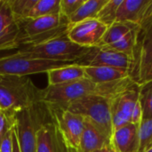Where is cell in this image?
I'll list each match as a JSON object with an SVG mask.
<instances>
[{
  "instance_id": "cell-16",
  "label": "cell",
  "mask_w": 152,
  "mask_h": 152,
  "mask_svg": "<svg viewBox=\"0 0 152 152\" xmlns=\"http://www.w3.org/2000/svg\"><path fill=\"white\" fill-rule=\"evenodd\" d=\"M110 146L116 152H140L139 125L128 123L114 129Z\"/></svg>"
},
{
  "instance_id": "cell-20",
  "label": "cell",
  "mask_w": 152,
  "mask_h": 152,
  "mask_svg": "<svg viewBox=\"0 0 152 152\" xmlns=\"http://www.w3.org/2000/svg\"><path fill=\"white\" fill-rule=\"evenodd\" d=\"M137 28H140V27L132 22L116 21L112 25L108 27L98 46L103 47V46L110 45L113 43H116Z\"/></svg>"
},
{
  "instance_id": "cell-36",
  "label": "cell",
  "mask_w": 152,
  "mask_h": 152,
  "mask_svg": "<svg viewBox=\"0 0 152 152\" xmlns=\"http://www.w3.org/2000/svg\"><path fill=\"white\" fill-rule=\"evenodd\" d=\"M144 152H152V147L151 148H150V149H148L147 151H145Z\"/></svg>"
},
{
  "instance_id": "cell-17",
  "label": "cell",
  "mask_w": 152,
  "mask_h": 152,
  "mask_svg": "<svg viewBox=\"0 0 152 152\" xmlns=\"http://www.w3.org/2000/svg\"><path fill=\"white\" fill-rule=\"evenodd\" d=\"M110 146V138L98 126L85 118L84 131L77 152H96Z\"/></svg>"
},
{
  "instance_id": "cell-28",
  "label": "cell",
  "mask_w": 152,
  "mask_h": 152,
  "mask_svg": "<svg viewBox=\"0 0 152 152\" xmlns=\"http://www.w3.org/2000/svg\"><path fill=\"white\" fill-rule=\"evenodd\" d=\"M15 125L14 116L0 109V142L4 135L14 128Z\"/></svg>"
},
{
  "instance_id": "cell-33",
  "label": "cell",
  "mask_w": 152,
  "mask_h": 152,
  "mask_svg": "<svg viewBox=\"0 0 152 152\" xmlns=\"http://www.w3.org/2000/svg\"><path fill=\"white\" fill-rule=\"evenodd\" d=\"M147 81H152V63L151 67H150V69H149V70H148V72H147V75H146V77L144 78L143 83L147 82Z\"/></svg>"
},
{
  "instance_id": "cell-32",
  "label": "cell",
  "mask_w": 152,
  "mask_h": 152,
  "mask_svg": "<svg viewBox=\"0 0 152 152\" xmlns=\"http://www.w3.org/2000/svg\"><path fill=\"white\" fill-rule=\"evenodd\" d=\"M12 152H21L19 143H18V140H17V136L15 134V131L13 129V133H12Z\"/></svg>"
},
{
  "instance_id": "cell-5",
  "label": "cell",
  "mask_w": 152,
  "mask_h": 152,
  "mask_svg": "<svg viewBox=\"0 0 152 152\" xmlns=\"http://www.w3.org/2000/svg\"><path fill=\"white\" fill-rule=\"evenodd\" d=\"M64 110L91 121L108 137L111 138L113 126L110 100L99 95H87L71 102Z\"/></svg>"
},
{
  "instance_id": "cell-34",
  "label": "cell",
  "mask_w": 152,
  "mask_h": 152,
  "mask_svg": "<svg viewBox=\"0 0 152 152\" xmlns=\"http://www.w3.org/2000/svg\"><path fill=\"white\" fill-rule=\"evenodd\" d=\"M96 152H116V151L112 149V147H111V146H108V147H106V148H104V149H102V150H101V151H96Z\"/></svg>"
},
{
  "instance_id": "cell-14",
  "label": "cell",
  "mask_w": 152,
  "mask_h": 152,
  "mask_svg": "<svg viewBox=\"0 0 152 152\" xmlns=\"http://www.w3.org/2000/svg\"><path fill=\"white\" fill-rule=\"evenodd\" d=\"M20 28L7 0H0V52L20 48Z\"/></svg>"
},
{
  "instance_id": "cell-35",
  "label": "cell",
  "mask_w": 152,
  "mask_h": 152,
  "mask_svg": "<svg viewBox=\"0 0 152 152\" xmlns=\"http://www.w3.org/2000/svg\"><path fill=\"white\" fill-rule=\"evenodd\" d=\"M151 147H152V141H151V143H150V145L148 146V148L146 149V151H147L148 149H150V148H151Z\"/></svg>"
},
{
  "instance_id": "cell-29",
  "label": "cell",
  "mask_w": 152,
  "mask_h": 152,
  "mask_svg": "<svg viewBox=\"0 0 152 152\" xmlns=\"http://www.w3.org/2000/svg\"><path fill=\"white\" fill-rule=\"evenodd\" d=\"M84 1L85 0H61V13L69 18L80 7Z\"/></svg>"
},
{
  "instance_id": "cell-8",
  "label": "cell",
  "mask_w": 152,
  "mask_h": 152,
  "mask_svg": "<svg viewBox=\"0 0 152 152\" xmlns=\"http://www.w3.org/2000/svg\"><path fill=\"white\" fill-rule=\"evenodd\" d=\"M53 118L72 152H77L84 131L85 118L67 110L49 106Z\"/></svg>"
},
{
  "instance_id": "cell-21",
  "label": "cell",
  "mask_w": 152,
  "mask_h": 152,
  "mask_svg": "<svg viewBox=\"0 0 152 152\" xmlns=\"http://www.w3.org/2000/svg\"><path fill=\"white\" fill-rule=\"evenodd\" d=\"M109 0H85L80 7L68 18L69 26L88 19L97 17L99 12Z\"/></svg>"
},
{
  "instance_id": "cell-15",
  "label": "cell",
  "mask_w": 152,
  "mask_h": 152,
  "mask_svg": "<svg viewBox=\"0 0 152 152\" xmlns=\"http://www.w3.org/2000/svg\"><path fill=\"white\" fill-rule=\"evenodd\" d=\"M37 152H72L54 121L45 125L37 132Z\"/></svg>"
},
{
  "instance_id": "cell-25",
  "label": "cell",
  "mask_w": 152,
  "mask_h": 152,
  "mask_svg": "<svg viewBox=\"0 0 152 152\" xmlns=\"http://www.w3.org/2000/svg\"><path fill=\"white\" fill-rule=\"evenodd\" d=\"M122 1L123 0H109L107 4L99 12L96 19H98L107 27L112 25L114 22L117 21L118 10Z\"/></svg>"
},
{
  "instance_id": "cell-3",
  "label": "cell",
  "mask_w": 152,
  "mask_h": 152,
  "mask_svg": "<svg viewBox=\"0 0 152 152\" xmlns=\"http://www.w3.org/2000/svg\"><path fill=\"white\" fill-rule=\"evenodd\" d=\"M14 131L21 152H37V134L45 125L53 122L46 103L37 102L14 114Z\"/></svg>"
},
{
  "instance_id": "cell-27",
  "label": "cell",
  "mask_w": 152,
  "mask_h": 152,
  "mask_svg": "<svg viewBox=\"0 0 152 152\" xmlns=\"http://www.w3.org/2000/svg\"><path fill=\"white\" fill-rule=\"evenodd\" d=\"M140 152H144L152 141V118L142 119L139 125Z\"/></svg>"
},
{
  "instance_id": "cell-11",
  "label": "cell",
  "mask_w": 152,
  "mask_h": 152,
  "mask_svg": "<svg viewBox=\"0 0 152 152\" xmlns=\"http://www.w3.org/2000/svg\"><path fill=\"white\" fill-rule=\"evenodd\" d=\"M152 63V23L142 30L134 54V62L130 72L132 79L141 85Z\"/></svg>"
},
{
  "instance_id": "cell-18",
  "label": "cell",
  "mask_w": 152,
  "mask_h": 152,
  "mask_svg": "<svg viewBox=\"0 0 152 152\" xmlns=\"http://www.w3.org/2000/svg\"><path fill=\"white\" fill-rule=\"evenodd\" d=\"M48 86L68 84L83 78H86L85 68L76 63L56 68L47 71Z\"/></svg>"
},
{
  "instance_id": "cell-9",
  "label": "cell",
  "mask_w": 152,
  "mask_h": 152,
  "mask_svg": "<svg viewBox=\"0 0 152 152\" xmlns=\"http://www.w3.org/2000/svg\"><path fill=\"white\" fill-rule=\"evenodd\" d=\"M134 62V58L128 54L104 47L94 46L90 47L89 51L74 63L83 67H111L126 69L131 72Z\"/></svg>"
},
{
  "instance_id": "cell-12",
  "label": "cell",
  "mask_w": 152,
  "mask_h": 152,
  "mask_svg": "<svg viewBox=\"0 0 152 152\" xmlns=\"http://www.w3.org/2000/svg\"><path fill=\"white\" fill-rule=\"evenodd\" d=\"M117 21L138 25L141 31L152 23V0H123L117 13Z\"/></svg>"
},
{
  "instance_id": "cell-10",
  "label": "cell",
  "mask_w": 152,
  "mask_h": 152,
  "mask_svg": "<svg viewBox=\"0 0 152 152\" xmlns=\"http://www.w3.org/2000/svg\"><path fill=\"white\" fill-rule=\"evenodd\" d=\"M108 27L98 19H88L70 25L67 37L73 43L84 47L98 46Z\"/></svg>"
},
{
  "instance_id": "cell-22",
  "label": "cell",
  "mask_w": 152,
  "mask_h": 152,
  "mask_svg": "<svg viewBox=\"0 0 152 152\" xmlns=\"http://www.w3.org/2000/svg\"><path fill=\"white\" fill-rule=\"evenodd\" d=\"M140 33H141V28H137L134 29L133 31H131L130 33H128L125 37H123L119 41L113 43L110 45L103 46V47L114 50L118 53L128 54L132 56L134 60V54H135V51L138 45Z\"/></svg>"
},
{
  "instance_id": "cell-19",
  "label": "cell",
  "mask_w": 152,
  "mask_h": 152,
  "mask_svg": "<svg viewBox=\"0 0 152 152\" xmlns=\"http://www.w3.org/2000/svg\"><path fill=\"white\" fill-rule=\"evenodd\" d=\"M86 77L95 84H103L131 77L130 71L111 67H84Z\"/></svg>"
},
{
  "instance_id": "cell-1",
  "label": "cell",
  "mask_w": 152,
  "mask_h": 152,
  "mask_svg": "<svg viewBox=\"0 0 152 152\" xmlns=\"http://www.w3.org/2000/svg\"><path fill=\"white\" fill-rule=\"evenodd\" d=\"M42 102V89L28 77L0 75V109L13 115Z\"/></svg>"
},
{
  "instance_id": "cell-6",
  "label": "cell",
  "mask_w": 152,
  "mask_h": 152,
  "mask_svg": "<svg viewBox=\"0 0 152 152\" xmlns=\"http://www.w3.org/2000/svg\"><path fill=\"white\" fill-rule=\"evenodd\" d=\"M92 94L98 95V85L83 78L68 84L48 86L42 89V102L49 106L66 109L71 102Z\"/></svg>"
},
{
  "instance_id": "cell-2",
  "label": "cell",
  "mask_w": 152,
  "mask_h": 152,
  "mask_svg": "<svg viewBox=\"0 0 152 152\" xmlns=\"http://www.w3.org/2000/svg\"><path fill=\"white\" fill-rule=\"evenodd\" d=\"M20 45H33L67 35L69 22L61 13L18 20Z\"/></svg>"
},
{
  "instance_id": "cell-31",
  "label": "cell",
  "mask_w": 152,
  "mask_h": 152,
  "mask_svg": "<svg viewBox=\"0 0 152 152\" xmlns=\"http://www.w3.org/2000/svg\"><path fill=\"white\" fill-rule=\"evenodd\" d=\"M142 120V110L141 104L138 101L133 110L130 123L134 124V125H140Z\"/></svg>"
},
{
  "instance_id": "cell-26",
  "label": "cell",
  "mask_w": 152,
  "mask_h": 152,
  "mask_svg": "<svg viewBox=\"0 0 152 152\" xmlns=\"http://www.w3.org/2000/svg\"><path fill=\"white\" fill-rule=\"evenodd\" d=\"M37 0H7L16 20L28 18Z\"/></svg>"
},
{
  "instance_id": "cell-30",
  "label": "cell",
  "mask_w": 152,
  "mask_h": 152,
  "mask_svg": "<svg viewBox=\"0 0 152 152\" xmlns=\"http://www.w3.org/2000/svg\"><path fill=\"white\" fill-rule=\"evenodd\" d=\"M14 129V128H13ZM13 129L7 133L0 142V152H12V133Z\"/></svg>"
},
{
  "instance_id": "cell-4",
  "label": "cell",
  "mask_w": 152,
  "mask_h": 152,
  "mask_svg": "<svg viewBox=\"0 0 152 152\" xmlns=\"http://www.w3.org/2000/svg\"><path fill=\"white\" fill-rule=\"evenodd\" d=\"M89 49L73 43L65 35L38 45L21 46L15 53L33 59L74 63L83 57Z\"/></svg>"
},
{
  "instance_id": "cell-7",
  "label": "cell",
  "mask_w": 152,
  "mask_h": 152,
  "mask_svg": "<svg viewBox=\"0 0 152 152\" xmlns=\"http://www.w3.org/2000/svg\"><path fill=\"white\" fill-rule=\"evenodd\" d=\"M71 64L69 62L33 59L13 54L0 57V75L28 77L32 74L47 73V71Z\"/></svg>"
},
{
  "instance_id": "cell-23",
  "label": "cell",
  "mask_w": 152,
  "mask_h": 152,
  "mask_svg": "<svg viewBox=\"0 0 152 152\" xmlns=\"http://www.w3.org/2000/svg\"><path fill=\"white\" fill-rule=\"evenodd\" d=\"M60 3L61 0H37L28 18L35 19L61 13Z\"/></svg>"
},
{
  "instance_id": "cell-13",
  "label": "cell",
  "mask_w": 152,
  "mask_h": 152,
  "mask_svg": "<svg viewBox=\"0 0 152 152\" xmlns=\"http://www.w3.org/2000/svg\"><path fill=\"white\" fill-rule=\"evenodd\" d=\"M138 101V84L110 101L113 130L130 123L133 110Z\"/></svg>"
},
{
  "instance_id": "cell-24",
  "label": "cell",
  "mask_w": 152,
  "mask_h": 152,
  "mask_svg": "<svg viewBox=\"0 0 152 152\" xmlns=\"http://www.w3.org/2000/svg\"><path fill=\"white\" fill-rule=\"evenodd\" d=\"M139 102L142 110V119L152 118V81L139 85Z\"/></svg>"
}]
</instances>
